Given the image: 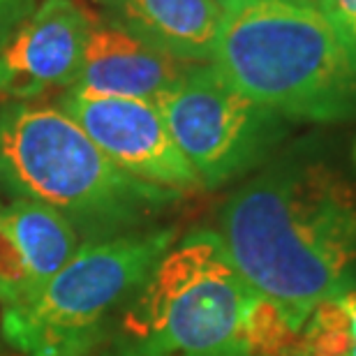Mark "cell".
<instances>
[{"label":"cell","instance_id":"1","mask_svg":"<svg viewBox=\"0 0 356 356\" xmlns=\"http://www.w3.org/2000/svg\"><path fill=\"white\" fill-rule=\"evenodd\" d=\"M216 232L243 280L294 331L356 282V185L317 146H294L232 192Z\"/></svg>","mask_w":356,"mask_h":356},{"label":"cell","instance_id":"2","mask_svg":"<svg viewBox=\"0 0 356 356\" xmlns=\"http://www.w3.org/2000/svg\"><path fill=\"white\" fill-rule=\"evenodd\" d=\"M298 331L243 280L216 229L165 252L120 310L106 356H296Z\"/></svg>","mask_w":356,"mask_h":356},{"label":"cell","instance_id":"3","mask_svg":"<svg viewBox=\"0 0 356 356\" xmlns=\"http://www.w3.org/2000/svg\"><path fill=\"white\" fill-rule=\"evenodd\" d=\"M213 65L289 123L356 116V47L319 5L241 0L227 7Z\"/></svg>","mask_w":356,"mask_h":356},{"label":"cell","instance_id":"4","mask_svg":"<svg viewBox=\"0 0 356 356\" xmlns=\"http://www.w3.org/2000/svg\"><path fill=\"white\" fill-rule=\"evenodd\" d=\"M0 183L106 236L132 232L181 195L116 167L60 106L33 102L0 111Z\"/></svg>","mask_w":356,"mask_h":356},{"label":"cell","instance_id":"5","mask_svg":"<svg viewBox=\"0 0 356 356\" xmlns=\"http://www.w3.org/2000/svg\"><path fill=\"white\" fill-rule=\"evenodd\" d=\"M176 243V229H132L81 245L28 301L3 308L0 331L24 356H88Z\"/></svg>","mask_w":356,"mask_h":356},{"label":"cell","instance_id":"6","mask_svg":"<svg viewBox=\"0 0 356 356\" xmlns=\"http://www.w3.org/2000/svg\"><path fill=\"white\" fill-rule=\"evenodd\" d=\"M155 104L206 190L266 165L289 130V120L248 97L213 63L192 65Z\"/></svg>","mask_w":356,"mask_h":356},{"label":"cell","instance_id":"7","mask_svg":"<svg viewBox=\"0 0 356 356\" xmlns=\"http://www.w3.org/2000/svg\"><path fill=\"white\" fill-rule=\"evenodd\" d=\"M60 109L130 176L176 192L202 188L153 99L67 90Z\"/></svg>","mask_w":356,"mask_h":356},{"label":"cell","instance_id":"8","mask_svg":"<svg viewBox=\"0 0 356 356\" xmlns=\"http://www.w3.org/2000/svg\"><path fill=\"white\" fill-rule=\"evenodd\" d=\"M95 17L76 0H42L0 49V97L31 102L72 88Z\"/></svg>","mask_w":356,"mask_h":356},{"label":"cell","instance_id":"9","mask_svg":"<svg viewBox=\"0 0 356 356\" xmlns=\"http://www.w3.org/2000/svg\"><path fill=\"white\" fill-rule=\"evenodd\" d=\"M79 248V229L51 206L31 199L0 206V305L35 296Z\"/></svg>","mask_w":356,"mask_h":356},{"label":"cell","instance_id":"10","mask_svg":"<svg viewBox=\"0 0 356 356\" xmlns=\"http://www.w3.org/2000/svg\"><path fill=\"white\" fill-rule=\"evenodd\" d=\"M197 63H185L155 49L120 26L95 17L79 76L70 90L111 97L158 99Z\"/></svg>","mask_w":356,"mask_h":356},{"label":"cell","instance_id":"11","mask_svg":"<svg viewBox=\"0 0 356 356\" xmlns=\"http://www.w3.org/2000/svg\"><path fill=\"white\" fill-rule=\"evenodd\" d=\"M106 21L185 63H213L225 10L216 0H99Z\"/></svg>","mask_w":356,"mask_h":356},{"label":"cell","instance_id":"12","mask_svg":"<svg viewBox=\"0 0 356 356\" xmlns=\"http://www.w3.org/2000/svg\"><path fill=\"white\" fill-rule=\"evenodd\" d=\"M296 356H356V284L312 308L298 331Z\"/></svg>","mask_w":356,"mask_h":356},{"label":"cell","instance_id":"13","mask_svg":"<svg viewBox=\"0 0 356 356\" xmlns=\"http://www.w3.org/2000/svg\"><path fill=\"white\" fill-rule=\"evenodd\" d=\"M319 7L356 47V0H322Z\"/></svg>","mask_w":356,"mask_h":356},{"label":"cell","instance_id":"14","mask_svg":"<svg viewBox=\"0 0 356 356\" xmlns=\"http://www.w3.org/2000/svg\"><path fill=\"white\" fill-rule=\"evenodd\" d=\"M38 0H0V49L17 26L35 10Z\"/></svg>","mask_w":356,"mask_h":356},{"label":"cell","instance_id":"15","mask_svg":"<svg viewBox=\"0 0 356 356\" xmlns=\"http://www.w3.org/2000/svg\"><path fill=\"white\" fill-rule=\"evenodd\" d=\"M216 3L222 7V10H227V7H232V5H236V3H241V0H216Z\"/></svg>","mask_w":356,"mask_h":356},{"label":"cell","instance_id":"16","mask_svg":"<svg viewBox=\"0 0 356 356\" xmlns=\"http://www.w3.org/2000/svg\"><path fill=\"white\" fill-rule=\"evenodd\" d=\"M296 3H310V5H322V0H296Z\"/></svg>","mask_w":356,"mask_h":356},{"label":"cell","instance_id":"17","mask_svg":"<svg viewBox=\"0 0 356 356\" xmlns=\"http://www.w3.org/2000/svg\"><path fill=\"white\" fill-rule=\"evenodd\" d=\"M354 158H356V148H354Z\"/></svg>","mask_w":356,"mask_h":356}]
</instances>
